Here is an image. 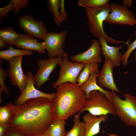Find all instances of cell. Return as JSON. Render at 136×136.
Returning <instances> with one entry per match:
<instances>
[{
    "label": "cell",
    "mask_w": 136,
    "mask_h": 136,
    "mask_svg": "<svg viewBox=\"0 0 136 136\" xmlns=\"http://www.w3.org/2000/svg\"><path fill=\"white\" fill-rule=\"evenodd\" d=\"M36 136H50L46 132H43L40 133Z\"/></svg>",
    "instance_id": "cell-36"
},
{
    "label": "cell",
    "mask_w": 136,
    "mask_h": 136,
    "mask_svg": "<svg viewBox=\"0 0 136 136\" xmlns=\"http://www.w3.org/2000/svg\"><path fill=\"white\" fill-rule=\"evenodd\" d=\"M107 134L109 136H118V134H111L110 133H107Z\"/></svg>",
    "instance_id": "cell-37"
},
{
    "label": "cell",
    "mask_w": 136,
    "mask_h": 136,
    "mask_svg": "<svg viewBox=\"0 0 136 136\" xmlns=\"http://www.w3.org/2000/svg\"><path fill=\"white\" fill-rule=\"evenodd\" d=\"M111 11L109 4L104 6L95 8H85V12L88 19L90 33L97 39L104 38L107 42L114 44L122 43L128 46L130 44V38L126 42L114 39L108 36L104 30V22Z\"/></svg>",
    "instance_id": "cell-3"
},
{
    "label": "cell",
    "mask_w": 136,
    "mask_h": 136,
    "mask_svg": "<svg viewBox=\"0 0 136 136\" xmlns=\"http://www.w3.org/2000/svg\"><path fill=\"white\" fill-rule=\"evenodd\" d=\"M87 111L91 114L97 116L115 115L113 104L103 93L97 91L91 92L87 97L84 106L78 113L80 115Z\"/></svg>",
    "instance_id": "cell-5"
},
{
    "label": "cell",
    "mask_w": 136,
    "mask_h": 136,
    "mask_svg": "<svg viewBox=\"0 0 136 136\" xmlns=\"http://www.w3.org/2000/svg\"><path fill=\"white\" fill-rule=\"evenodd\" d=\"M14 5V13L17 14L21 8H25L28 7L29 0H12Z\"/></svg>",
    "instance_id": "cell-29"
},
{
    "label": "cell",
    "mask_w": 136,
    "mask_h": 136,
    "mask_svg": "<svg viewBox=\"0 0 136 136\" xmlns=\"http://www.w3.org/2000/svg\"><path fill=\"white\" fill-rule=\"evenodd\" d=\"M65 120L54 119L50 124L46 132L50 136H65Z\"/></svg>",
    "instance_id": "cell-19"
},
{
    "label": "cell",
    "mask_w": 136,
    "mask_h": 136,
    "mask_svg": "<svg viewBox=\"0 0 136 136\" xmlns=\"http://www.w3.org/2000/svg\"><path fill=\"white\" fill-rule=\"evenodd\" d=\"M98 63H85L84 69L80 73L77 79V82L80 86L89 78L91 73L93 72L97 74L99 72Z\"/></svg>",
    "instance_id": "cell-21"
},
{
    "label": "cell",
    "mask_w": 136,
    "mask_h": 136,
    "mask_svg": "<svg viewBox=\"0 0 136 136\" xmlns=\"http://www.w3.org/2000/svg\"><path fill=\"white\" fill-rule=\"evenodd\" d=\"M47 2L50 12L54 16L53 20L57 25L60 26L63 22L59 12L60 7V0H47Z\"/></svg>",
    "instance_id": "cell-24"
},
{
    "label": "cell",
    "mask_w": 136,
    "mask_h": 136,
    "mask_svg": "<svg viewBox=\"0 0 136 136\" xmlns=\"http://www.w3.org/2000/svg\"><path fill=\"white\" fill-rule=\"evenodd\" d=\"M101 46L98 40H92L91 45L86 51L75 55L69 56L71 61L79 63H101L102 58L101 56Z\"/></svg>",
    "instance_id": "cell-13"
},
{
    "label": "cell",
    "mask_w": 136,
    "mask_h": 136,
    "mask_svg": "<svg viewBox=\"0 0 136 136\" xmlns=\"http://www.w3.org/2000/svg\"><path fill=\"white\" fill-rule=\"evenodd\" d=\"M53 101L39 98L28 100L17 106L7 103L11 117L10 127L26 136H36L45 132L54 119Z\"/></svg>",
    "instance_id": "cell-1"
},
{
    "label": "cell",
    "mask_w": 136,
    "mask_h": 136,
    "mask_svg": "<svg viewBox=\"0 0 136 136\" xmlns=\"http://www.w3.org/2000/svg\"><path fill=\"white\" fill-rule=\"evenodd\" d=\"M109 0H80L79 6L87 9H92L103 7L109 4Z\"/></svg>",
    "instance_id": "cell-25"
},
{
    "label": "cell",
    "mask_w": 136,
    "mask_h": 136,
    "mask_svg": "<svg viewBox=\"0 0 136 136\" xmlns=\"http://www.w3.org/2000/svg\"><path fill=\"white\" fill-rule=\"evenodd\" d=\"M9 4L6 6L0 8V19L6 18L8 16L9 12L13 10L14 9V5L12 0L10 1Z\"/></svg>",
    "instance_id": "cell-30"
},
{
    "label": "cell",
    "mask_w": 136,
    "mask_h": 136,
    "mask_svg": "<svg viewBox=\"0 0 136 136\" xmlns=\"http://www.w3.org/2000/svg\"><path fill=\"white\" fill-rule=\"evenodd\" d=\"M122 94L124 100L122 99L115 92L111 91L110 99L115 115L126 125L136 127V97L129 93Z\"/></svg>",
    "instance_id": "cell-4"
},
{
    "label": "cell",
    "mask_w": 136,
    "mask_h": 136,
    "mask_svg": "<svg viewBox=\"0 0 136 136\" xmlns=\"http://www.w3.org/2000/svg\"><path fill=\"white\" fill-rule=\"evenodd\" d=\"M26 75L27 78V85L24 90L15 100L14 103L15 105H20L28 100L39 98H47L54 101L56 96V92L48 94L38 90L35 87L34 76L32 72L27 71Z\"/></svg>",
    "instance_id": "cell-10"
},
{
    "label": "cell",
    "mask_w": 136,
    "mask_h": 136,
    "mask_svg": "<svg viewBox=\"0 0 136 136\" xmlns=\"http://www.w3.org/2000/svg\"><path fill=\"white\" fill-rule=\"evenodd\" d=\"M111 12L105 21L109 24H118L130 27L136 25V18L133 13L123 5L112 3L110 4Z\"/></svg>",
    "instance_id": "cell-7"
},
{
    "label": "cell",
    "mask_w": 136,
    "mask_h": 136,
    "mask_svg": "<svg viewBox=\"0 0 136 136\" xmlns=\"http://www.w3.org/2000/svg\"><path fill=\"white\" fill-rule=\"evenodd\" d=\"M134 60L136 61V51H135L134 53Z\"/></svg>",
    "instance_id": "cell-38"
},
{
    "label": "cell",
    "mask_w": 136,
    "mask_h": 136,
    "mask_svg": "<svg viewBox=\"0 0 136 136\" xmlns=\"http://www.w3.org/2000/svg\"><path fill=\"white\" fill-rule=\"evenodd\" d=\"M98 40L101 45L102 54L105 58L110 60L114 67L120 66L123 55L120 51L123 49V47L121 45L117 47L110 46L105 39L102 38H99Z\"/></svg>",
    "instance_id": "cell-17"
},
{
    "label": "cell",
    "mask_w": 136,
    "mask_h": 136,
    "mask_svg": "<svg viewBox=\"0 0 136 136\" xmlns=\"http://www.w3.org/2000/svg\"><path fill=\"white\" fill-rule=\"evenodd\" d=\"M80 115H76L73 119L74 123L72 128L66 133L65 136H84L85 133L84 123L80 121Z\"/></svg>",
    "instance_id": "cell-23"
},
{
    "label": "cell",
    "mask_w": 136,
    "mask_h": 136,
    "mask_svg": "<svg viewBox=\"0 0 136 136\" xmlns=\"http://www.w3.org/2000/svg\"><path fill=\"white\" fill-rule=\"evenodd\" d=\"M136 34V29L135 31ZM136 49V39L132 43L130 44L128 46L127 50L123 54L122 61L123 66H125L128 63V59L131 53Z\"/></svg>",
    "instance_id": "cell-28"
},
{
    "label": "cell",
    "mask_w": 136,
    "mask_h": 136,
    "mask_svg": "<svg viewBox=\"0 0 136 136\" xmlns=\"http://www.w3.org/2000/svg\"><path fill=\"white\" fill-rule=\"evenodd\" d=\"M17 49L36 51L41 55L46 53L43 42L40 43L32 36L20 33L14 43Z\"/></svg>",
    "instance_id": "cell-15"
},
{
    "label": "cell",
    "mask_w": 136,
    "mask_h": 136,
    "mask_svg": "<svg viewBox=\"0 0 136 136\" xmlns=\"http://www.w3.org/2000/svg\"><path fill=\"white\" fill-rule=\"evenodd\" d=\"M22 56H18L11 58L9 61V66L7 70L11 84L18 87L20 93L25 88L27 81V76L22 67Z\"/></svg>",
    "instance_id": "cell-12"
},
{
    "label": "cell",
    "mask_w": 136,
    "mask_h": 136,
    "mask_svg": "<svg viewBox=\"0 0 136 136\" xmlns=\"http://www.w3.org/2000/svg\"><path fill=\"white\" fill-rule=\"evenodd\" d=\"M98 75V74L95 72H91L88 80L80 87L82 90L85 93L87 97L91 91H97L104 94L111 100V91L109 90L104 89L96 83L97 78Z\"/></svg>",
    "instance_id": "cell-18"
},
{
    "label": "cell",
    "mask_w": 136,
    "mask_h": 136,
    "mask_svg": "<svg viewBox=\"0 0 136 136\" xmlns=\"http://www.w3.org/2000/svg\"><path fill=\"white\" fill-rule=\"evenodd\" d=\"M19 35V34L10 27L0 30V39L10 46L13 45Z\"/></svg>",
    "instance_id": "cell-22"
},
{
    "label": "cell",
    "mask_w": 136,
    "mask_h": 136,
    "mask_svg": "<svg viewBox=\"0 0 136 136\" xmlns=\"http://www.w3.org/2000/svg\"><path fill=\"white\" fill-rule=\"evenodd\" d=\"M68 57L69 55L66 53L62 57V61L59 64L60 69L58 78L52 85L54 89L66 83H77L78 76L84 67L85 63L71 62L68 59Z\"/></svg>",
    "instance_id": "cell-6"
},
{
    "label": "cell",
    "mask_w": 136,
    "mask_h": 136,
    "mask_svg": "<svg viewBox=\"0 0 136 136\" xmlns=\"http://www.w3.org/2000/svg\"><path fill=\"white\" fill-rule=\"evenodd\" d=\"M4 136H26L19 132L9 127Z\"/></svg>",
    "instance_id": "cell-32"
},
{
    "label": "cell",
    "mask_w": 136,
    "mask_h": 136,
    "mask_svg": "<svg viewBox=\"0 0 136 136\" xmlns=\"http://www.w3.org/2000/svg\"><path fill=\"white\" fill-rule=\"evenodd\" d=\"M122 4L123 5L126 7H128L131 8L132 6V1L131 0H123Z\"/></svg>",
    "instance_id": "cell-34"
},
{
    "label": "cell",
    "mask_w": 136,
    "mask_h": 136,
    "mask_svg": "<svg viewBox=\"0 0 136 136\" xmlns=\"http://www.w3.org/2000/svg\"><path fill=\"white\" fill-rule=\"evenodd\" d=\"M13 46H9V49L0 51V57L8 61L12 58L18 56H30L32 55L33 51H30L13 48Z\"/></svg>",
    "instance_id": "cell-20"
},
{
    "label": "cell",
    "mask_w": 136,
    "mask_h": 136,
    "mask_svg": "<svg viewBox=\"0 0 136 136\" xmlns=\"http://www.w3.org/2000/svg\"><path fill=\"white\" fill-rule=\"evenodd\" d=\"M18 23L19 27L26 35L40 40H44L48 33V29L44 22L36 20L30 15L19 16Z\"/></svg>",
    "instance_id": "cell-8"
},
{
    "label": "cell",
    "mask_w": 136,
    "mask_h": 136,
    "mask_svg": "<svg viewBox=\"0 0 136 136\" xmlns=\"http://www.w3.org/2000/svg\"><path fill=\"white\" fill-rule=\"evenodd\" d=\"M108 118V115L97 116L88 112L86 113L82 117L85 129L84 136H94L99 133L101 123L106 121Z\"/></svg>",
    "instance_id": "cell-16"
},
{
    "label": "cell",
    "mask_w": 136,
    "mask_h": 136,
    "mask_svg": "<svg viewBox=\"0 0 136 136\" xmlns=\"http://www.w3.org/2000/svg\"><path fill=\"white\" fill-rule=\"evenodd\" d=\"M62 59V56H59L38 60L39 68L34 77V84L37 88H40L49 80L50 75L61 63Z\"/></svg>",
    "instance_id": "cell-9"
},
{
    "label": "cell",
    "mask_w": 136,
    "mask_h": 136,
    "mask_svg": "<svg viewBox=\"0 0 136 136\" xmlns=\"http://www.w3.org/2000/svg\"><path fill=\"white\" fill-rule=\"evenodd\" d=\"M11 117V112L6 105L0 107V124H10Z\"/></svg>",
    "instance_id": "cell-26"
},
{
    "label": "cell",
    "mask_w": 136,
    "mask_h": 136,
    "mask_svg": "<svg viewBox=\"0 0 136 136\" xmlns=\"http://www.w3.org/2000/svg\"><path fill=\"white\" fill-rule=\"evenodd\" d=\"M56 88L53 108L54 119L65 120L83 108L87 97L77 83H66Z\"/></svg>",
    "instance_id": "cell-2"
},
{
    "label": "cell",
    "mask_w": 136,
    "mask_h": 136,
    "mask_svg": "<svg viewBox=\"0 0 136 136\" xmlns=\"http://www.w3.org/2000/svg\"><path fill=\"white\" fill-rule=\"evenodd\" d=\"M8 76V73H6L0 67V103L2 102L1 96L3 92L7 95L10 96L9 93L8 88L5 84L4 80Z\"/></svg>",
    "instance_id": "cell-27"
},
{
    "label": "cell",
    "mask_w": 136,
    "mask_h": 136,
    "mask_svg": "<svg viewBox=\"0 0 136 136\" xmlns=\"http://www.w3.org/2000/svg\"><path fill=\"white\" fill-rule=\"evenodd\" d=\"M113 65L109 59L105 58V61L101 71L98 74L96 81L101 87L105 88L111 91L119 92L121 93L117 87L113 76Z\"/></svg>",
    "instance_id": "cell-14"
},
{
    "label": "cell",
    "mask_w": 136,
    "mask_h": 136,
    "mask_svg": "<svg viewBox=\"0 0 136 136\" xmlns=\"http://www.w3.org/2000/svg\"><path fill=\"white\" fill-rule=\"evenodd\" d=\"M6 43L1 39H0V49L7 47Z\"/></svg>",
    "instance_id": "cell-35"
},
{
    "label": "cell",
    "mask_w": 136,
    "mask_h": 136,
    "mask_svg": "<svg viewBox=\"0 0 136 136\" xmlns=\"http://www.w3.org/2000/svg\"><path fill=\"white\" fill-rule=\"evenodd\" d=\"M10 127L9 123L0 124V136H4L5 132Z\"/></svg>",
    "instance_id": "cell-33"
},
{
    "label": "cell",
    "mask_w": 136,
    "mask_h": 136,
    "mask_svg": "<svg viewBox=\"0 0 136 136\" xmlns=\"http://www.w3.org/2000/svg\"><path fill=\"white\" fill-rule=\"evenodd\" d=\"M64 0H60L59 13L63 22L66 21L67 18V15L66 13L64 8Z\"/></svg>",
    "instance_id": "cell-31"
},
{
    "label": "cell",
    "mask_w": 136,
    "mask_h": 136,
    "mask_svg": "<svg viewBox=\"0 0 136 136\" xmlns=\"http://www.w3.org/2000/svg\"><path fill=\"white\" fill-rule=\"evenodd\" d=\"M67 32H48L44 40V46L50 58L63 57L65 53L62 48L66 40Z\"/></svg>",
    "instance_id": "cell-11"
}]
</instances>
